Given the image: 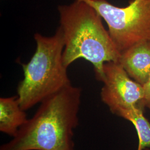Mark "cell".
<instances>
[{
  "instance_id": "1",
  "label": "cell",
  "mask_w": 150,
  "mask_h": 150,
  "mask_svg": "<svg viewBox=\"0 0 150 150\" xmlns=\"http://www.w3.org/2000/svg\"><path fill=\"white\" fill-rule=\"evenodd\" d=\"M82 90L71 84L40 103L33 116L0 150H74Z\"/></svg>"
},
{
  "instance_id": "2",
  "label": "cell",
  "mask_w": 150,
  "mask_h": 150,
  "mask_svg": "<svg viewBox=\"0 0 150 150\" xmlns=\"http://www.w3.org/2000/svg\"><path fill=\"white\" fill-rule=\"evenodd\" d=\"M58 12L64 41L65 67L83 59L93 64L96 79L101 81L103 64L118 62L121 56L103 25L102 17L91 6L80 0L59 6Z\"/></svg>"
},
{
  "instance_id": "3",
  "label": "cell",
  "mask_w": 150,
  "mask_h": 150,
  "mask_svg": "<svg viewBox=\"0 0 150 150\" xmlns=\"http://www.w3.org/2000/svg\"><path fill=\"white\" fill-rule=\"evenodd\" d=\"M36 50L31 59L22 64L23 79L17 87L20 106L27 111L71 84L63 62L64 41L59 27L52 36L34 35Z\"/></svg>"
},
{
  "instance_id": "4",
  "label": "cell",
  "mask_w": 150,
  "mask_h": 150,
  "mask_svg": "<svg viewBox=\"0 0 150 150\" xmlns=\"http://www.w3.org/2000/svg\"><path fill=\"white\" fill-rule=\"evenodd\" d=\"M91 6L103 19L120 54L137 43L150 41V0H131L120 7L106 0H80Z\"/></svg>"
},
{
  "instance_id": "5",
  "label": "cell",
  "mask_w": 150,
  "mask_h": 150,
  "mask_svg": "<svg viewBox=\"0 0 150 150\" xmlns=\"http://www.w3.org/2000/svg\"><path fill=\"white\" fill-rule=\"evenodd\" d=\"M103 72L101 98L113 115L131 107L144 108L142 85L132 79L118 62H105Z\"/></svg>"
},
{
  "instance_id": "6",
  "label": "cell",
  "mask_w": 150,
  "mask_h": 150,
  "mask_svg": "<svg viewBox=\"0 0 150 150\" xmlns=\"http://www.w3.org/2000/svg\"><path fill=\"white\" fill-rule=\"evenodd\" d=\"M118 62L132 79L144 85L150 77V41L128 48L121 54Z\"/></svg>"
},
{
  "instance_id": "7",
  "label": "cell",
  "mask_w": 150,
  "mask_h": 150,
  "mask_svg": "<svg viewBox=\"0 0 150 150\" xmlns=\"http://www.w3.org/2000/svg\"><path fill=\"white\" fill-rule=\"evenodd\" d=\"M28 118L22 109L17 96L0 98V131L12 137L17 134Z\"/></svg>"
},
{
  "instance_id": "8",
  "label": "cell",
  "mask_w": 150,
  "mask_h": 150,
  "mask_svg": "<svg viewBox=\"0 0 150 150\" xmlns=\"http://www.w3.org/2000/svg\"><path fill=\"white\" fill-rule=\"evenodd\" d=\"M144 108L135 106L120 110L116 116L124 118L134 126L139 138L137 150L150 147V122L144 113Z\"/></svg>"
},
{
  "instance_id": "9",
  "label": "cell",
  "mask_w": 150,
  "mask_h": 150,
  "mask_svg": "<svg viewBox=\"0 0 150 150\" xmlns=\"http://www.w3.org/2000/svg\"><path fill=\"white\" fill-rule=\"evenodd\" d=\"M143 88V98L142 101V106L145 108L150 109V77L144 85Z\"/></svg>"
},
{
  "instance_id": "10",
  "label": "cell",
  "mask_w": 150,
  "mask_h": 150,
  "mask_svg": "<svg viewBox=\"0 0 150 150\" xmlns=\"http://www.w3.org/2000/svg\"><path fill=\"white\" fill-rule=\"evenodd\" d=\"M144 150H150V149H149V148H148V149H146Z\"/></svg>"
}]
</instances>
